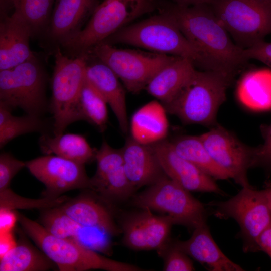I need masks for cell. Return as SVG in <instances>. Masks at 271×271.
<instances>
[{
  "mask_svg": "<svg viewBox=\"0 0 271 271\" xmlns=\"http://www.w3.org/2000/svg\"><path fill=\"white\" fill-rule=\"evenodd\" d=\"M86 78L101 94L110 107L124 133L129 130L125 92L118 77L106 64L98 62L88 64L87 60Z\"/></svg>",
  "mask_w": 271,
  "mask_h": 271,
  "instance_id": "7402d4cb",
  "label": "cell"
},
{
  "mask_svg": "<svg viewBox=\"0 0 271 271\" xmlns=\"http://www.w3.org/2000/svg\"><path fill=\"white\" fill-rule=\"evenodd\" d=\"M16 244L12 232L1 234L0 256L2 257Z\"/></svg>",
  "mask_w": 271,
  "mask_h": 271,
  "instance_id": "f35d334b",
  "label": "cell"
},
{
  "mask_svg": "<svg viewBox=\"0 0 271 271\" xmlns=\"http://www.w3.org/2000/svg\"><path fill=\"white\" fill-rule=\"evenodd\" d=\"M132 204L140 209L160 212L170 217L174 224L183 225L192 231L206 223L204 205L166 175L134 195Z\"/></svg>",
  "mask_w": 271,
  "mask_h": 271,
  "instance_id": "52a82bcc",
  "label": "cell"
},
{
  "mask_svg": "<svg viewBox=\"0 0 271 271\" xmlns=\"http://www.w3.org/2000/svg\"><path fill=\"white\" fill-rule=\"evenodd\" d=\"M235 76L215 70L196 69L173 98L163 105L187 124L214 126L219 107Z\"/></svg>",
  "mask_w": 271,
  "mask_h": 271,
  "instance_id": "7a4b0ae2",
  "label": "cell"
},
{
  "mask_svg": "<svg viewBox=\"0 0 271 271\" xmlns=\"http://www.w3.org/2000/svg\"><path fill=\"white\" fill-rule=\"evenodd\" d=\"M40 222L52 234L71 239L94 250H103L107 246V234L75 221L59 206L42 210Z\"/></svg>",
  "mask_w": 271,
  "mask_h": 271,
  "instance_id": "ffe728a7",
  "label": "cell"
},
{
  "mask_svg": "<svg viewBox=\"0 0 271 271\" xmlns=\"http://www.w3.org/2000/svg\"><path fill=\"white\" fill-rule=\"evenodd\" d=\"M69 199L65 196L31 199L15 193L9 187L0 190V210L16 209H39L42 210L60 206Z\"/></svg>",
  "mask_w": 271,
  "mask_h": 271,
  "instance_id": "4dcf8cb0",
  "label": "cell"
},
{
  "mask_svg": "<svg viewBox=\"0 0 271 271\" xmlns=\"http://www.w3.org/2000/svg\"><path fill=\"white\" fill-rule=\"evenodd\" d=\"M26 163L9 153L0 155V190L9 188L13 177L24 167Z\"/></svg>",
  "mask_w": 271,
  "mask_h": 271,
  "instance_id": "836d02e7",
  "label": "cell"
},
{
  "mask_svg": "<svg viewBox=\"0 0 271 271\" xmlns=\"http://www.w3.org/2000/svg\"><path fill=\"white\" fill-rule=\"evenodd\" d=\"M16 215L25 232L60 271L144 270L137 266L106 258L71 239L57 237L41 224L17 212Z\"/></svg>",
  "mask_w": 271,
  "mask_h": 271,
  "instance_id": "277c9868",
  "label": "cell"
},
{
  "mask_svg": "<svg viewBox=\"0 0 271 271\" xmlns=\"http://www.w3.org/2000/svg\"><path fill=\"white\" fill-rule=\"evenodd\" d=\"M46 82L45 72L36 56L0 70V102L39 116L46 107Z\"/></svg>",
  "mask_w": 271,
  "mask_h": 271,
  "instance_id": "30bf717a",
  "label": "cell"
},
{
  "mask_svg": "<svg viewBox=\"0 0 271 271\" xmlns=\"http://www.w3.org/2000/svg\"><path fill=\"white\" fill-rule=\"evenodd\" d=\"M121 149L126 175L136 189L166 175L152 145L140 143L129 137Z\"/></svg>",
  "mask_w": 271,
  "mask_h": 271,
  "instance_id": "d6986e66",
  "label": "cell"
},
{
  "mask_svg": "<svg viewBox=\"0 0 271 271\" xmlns=\"http://www.w3.org/2000/svg\"><path fill=\"white\" fill-rule=\"evenodd\" d=\"M236 93L241 103L249 109H271V72L261 70L246 72L238 82Z\"/></svg>",
  "mask_w": 271,
  "mask_h": 271,
  "instance_id": "484cf974",
  "label": "cell"
},
{
  "mask_svg": "<svg viewBox=\"0 0 271 271\" xmlns=\"http://www.w3.org/2000/svg\"><path fill=\"white\" fill-rule=\"evenodd\" d=\"M214 214L220 218H232L239 225L244 251H259L257 241L271 224V209L265 190L242 187L235 196L224 201L213 202Z\"/></svg>",
  "mask_w": 271,
  "mask_h": 271,
  "instance_id": "9c48e42d",
  "label": "cell"
},
{
  "mask_svg": "<svg viewBox=\"0 0 271 271\" xmlns=\"http://www.w3.org/2000/svg\"><path fill=\"white\" fill-rule=\"evenodd\" d=\"M185 37L206 62L208 70L236 76L248 61L233 42L209 4L165 6Z\"/></svg>",
  "mask_w": 271,
  "mask_h": 271,
  "instance_id": "6da1fadb",
  "label": "cell"
},
{
  "mask_svg": "<svg viewBox=\"0 0 271 271\" xmlns=\"http://www.w3.org/2000/svg\"><path fill=\"white\" fill-rule=\"evenodd\" d=\"M257 245L259 251L265 252L271 258V224L260 235Z\"/></svg>",
  "mask_w": 271,
  "mask_h": 271,
  "instance_id": "74e56055",
  "label": "cell"
},
{
  "mask_svg": "<svg viewBox=\"0 0 271 271\" xmlns=\"http://www.w3.org/2000/svg\"><path fill=\"white\" fill-rule=\"evenodd\" d=\"M39 145L46 155L54 154L84 165L95 158L96 150L80 134L63 133L52 137L43 134Z\"/></svg>",
  "mask_w": 271,
  "mask_h": 271,
  "instance_id": "d4e9b609",
  "label": "cell"
},
{
  "mask_svg": "<svg viewBox=\"0 0 271 271\" xmlns=\"http://www.w3.org/2000/svg\"><path fill=\"white\" fill-rule=\"evenodd\" d=\"M108 66L130 92L137 93L152 77L175 56L148 53L135 50L116 48L101 42L88 53Z\"/></svg>",
  "mask_w": 271,
  "mask_h": 271,
  "instance_id": "8fae6325",
  "label": "cell"
},
{
  "mask_svg": "<svg viewBox=\"0 0 271 271\" xmlns=\"http://www.w3.org/2000/svg\"><path fill=\"white\" fill-rule=\"evenodd\" d=\"M141 209L122 217L120 227L123 233L122 243L133 250L159 251L170 241L174 223L167 215H156L149 209Z\"/></svg>",
  "mask_w": 271,
  "mask_h": 271,
  "instance_id": "5bb4252c",
  "label": "cell"
},
{
  "mask_svg": "<svg viewBox=\"0 0 271 271\" xmlns=\"http://www.w3.org/2000/svg\"><path fill=\"white\" fill-rule=\"evenodd\" d=\"M243 53L248 60L255 59L271 68V42L264 40L260 41L248 48L243 49Z\"/></svg>",
  "mask_w": 271,
  "mask_h": 271,
  "instance_id": "d590c367",
  "label": "cell"
},
{
  "mask_svg": "<svg viewBox=\"0 0 271 271\" xmlns=\"http://www.w3.org/2000/svg\"><path fill=\"white\" fill-rule=\"evenodd\" d=\"M172 242L175 246L209 270H244L223 253L211 236L206 223L193 230L192 234L188 240Z\"/></svg>",
  "mask_w": 271,
  "mask_h": 271,
  "instance_id": "44dd1931",
  "label": "cell"
},
{
  "mask_svg": "<svg viewBox=\"0 0 271 271\" xmlns=\"http://www.w3.org/2000/svg\"><path fill=\"white\" fill-rule=\"evenodd\" d=\"M151 145L165 174L179 185L190 192L224 194L214 178L177 154L170 141L165 139Z\"/></svg>",
  "mask_w": 271,
  "mask_h": 271,
  "instance_id": "2e32d148",
  "label": "cell"
},
{
  "mask_svg": "<svg viewBox=\"0 0 271 271\" xmlns=\"http://www.w3.org/2000/svg\"><path fill=\"white\" fill-rule=\"evenodd\" d=\"M21 236L16 245L0 259V271H43L55 264Z\"/></svg>",
  "mask_w": 271,
  "mask_h": 271,
  "instance_id": "4316f807",
  "label": "cell"
},
{
  "mask_svg": "<svg viewBox=\"0 0 271 271\" xmlns=\"http://www.w3.org/2000/svg\"><path fill=\"white\" fill-rule=\"evenodd\" d=\"M164 259L163 270L165 271H192L193 263L189 256L170 241L166 246L158 251Z\"/></svg>",
  "mask_w": 271,
  "mask_h": 271,
  "instance_id": "d6a6232c",
  "label": "cell"
},
{
  "mask_svg": "<svg viewBox=\"0 0 271 271\" xmlns=\"http://www.w3.org/2000/svg\"><path fill=\"white\" fill-rule=\"evenodd\" d=\"M90 191H90L74 198H69L59 208L69 217L82 225L97 229L111 236L122 233L115 221L112 205Z\"/></svg>",
  "mask_w": 271,
  "mask_h": 271,
  "instance_id": "e0dca14e",
  "label": "cell"
},
{
  "mask_svg": "<svg viewBox=\"0 0 271 271\" xmlns=\"http://www.w3.org/2000/svg\"><path fill=\"white\" fill-rule=\"evenodd\" d=\"M262 144L254 148V167H271V122L261 126Z\"/></svg>",
  "mask_w": 271,
  "mask_h": 271,
  "instance_id": "e575fe53",
  "label": "cell"
},
{
  "mask_svg": "<svg viewBox=\"0 0 271 271\" xmlns=\"http://www.w3.org/2000/svg\"><path fill=\"white\" fill-rule=\"evenodd\" d=\"M25 163L30 172L45 185L44 197H57L71 190L90 188L84 164L55 155H46Z\"/></svg>",
  "mask_w": 271,
  "mask_h": 271,
  "instance_id": "4fadbf2b",
  "label": "cell"
},
{
  "mask_svg": "<svg viewBox=\"0 0 271 271\" xmlns=\"http://www.w3.org/2000/svg\"><path fill=\"white\" fill-rule=\"evenodd\" d=\"M170 142L177 154L214 179L230 178L229 174L212 158L199 136H180Z\"/></svg>",
  "mask_w": 271,
  "mask_h": 271,
  "instance_id": "83f0119b",
  "label": "cell"
},
{
  "mask_svg": "<svg viewBox=\"0 0 271 271\" xmlns=\"http://www.w3.org/2000/svg\"><path fill=\"white\" fill-rule=\"evenodd\" d=\"M267 198L269 205L271 209V188L264 189Z\"/></svg>",
  "mask_w": 271,
  "mask_h": 271,
  "instance_id": "60d3db41",
  "label": "cell"
},
{
  "mask_svg": "<svg viewBox=\"0 0 271 271\" xmlns=\"http://www.w3.org/2000/svg\"><path fill=\"white\" fill-rule=\"evenodd\" d=\"M213 160L242 187H251L247 171L253 167L254 148L242 143L232 132L215 125L199 136Z\"/></svg>",
  "mask_w": 271,
  "mask_h": 271,
  "instance_id": "7c38bea8",
  "label": "cell"
},
{
  "mask_svg": "<svg viewBox=\"0 0 271 271\" xmlns=\"http://www.w3.org/2000/svg\"><path fill=\"white\" fill-rule=\"evenodd\" d=\"M195 70L192 61L175 56L152 77L145 89L165 105L177 94Z\"/></svg>",
  "mask_w": 271,
  "mask_h": 271,
  "instance_id": "603a6c76",
  "label": "cell"
},
{
  "mask_svg": "<svg viewBox=\"0 0 271 271\" xmlns=\"http://www.w3.org/2000/svg\"><path fill=\"white\" fill-rule=\"evenodd\" d=\"M46 123L39 116L28 114L23 116L13 115L9 121L0 127V147L21 135L32 132L44 131Z\"/></svg>",
  "mask_w": 271,
  "mask_h": 271,
  "instance_id": "1f68e13d",
  "label": "cell"
},
{
  "mask_svg": "<svg viewBox=\"0 0 271 271\" xmlns=\"http://www.w3.org/2000/svg\"><path fill=\"white\" fill-rule=\"evenodd\" d=\"M174 4L181 6H192L202 4H210L213 0H172Z\"/></svg>",
  "mask_w": 271,
  "mask_h": 271,
  "instance_id": "ab89813d",
  "label": "cell"
},
{
  "mask_svg": "<svg viewBox=\"0 0 271 271\" xmlns=\"http://www.w3.org/2000/svg\"><path fill=\"white\" fill-rule=\"evenodd\" d=\"M55 0H1V15L8 14L10 8L22 17L31 28L32 36L44 33Z\"/></svg>",
  "mask_w": 271,
  "mask_h": 271,
  "instance_id": "f1b7e54d",
  "label": "cell"
},
{
  "mask_svg": "<svg viewBox=\"0 0 271 271\" xmlns=\"http://www.w3.org/2000/svg\"><path fill=\"white\" fill-rule=\"evenodd\" d=\"M53 53L55 65L51 109L54 117V134L59 136L69 125L81 120L79 99L86 79L87 57H69L62 52L60 47Z\"/></svg>",
  "mask_w": 271,
  "mask_h": 271,
  "instance_id": "8992f818",
  "label": "cell"
},
{
  "mask_svg": "<svg viewBox=\"0 0 271 271\" xmlns=\"http://www.w3.org/2000/svg\"><path fill=\"white\" fill-rule=\"evenodd\" d=\"M107 105L101 94L86 78L79 99L81 119L103 131L108 121Z\"/></svg>",
  "mask_w": 271,
  "mask_h": 271,
  "instance_id": "f546056e",
  "label": "cell"
},
{
  "mask_svg": "<svg viewBox=\"0 0 271 271\" xmlns=\"http://www.w3.org/2000/svg\"><path fill=\"white\" fill-rule=\"evenodd\" d=\"M157 6L155 0H104L86 25L61 47L70 57L87 55L95 45Z\"/></svg>",
  "mask_w": 271,
  "mask_h": 271,
  "instance_id": "5b68a950",
  "label": "cell"
},
{
  "mask_svg": "<svg viewBox=\"0 0 271 271\" xmlns=\"http://www.w3.org/2000/svg\"><path fill=\"white\" fill-rule=\"evenodd\" d=\"M0 70L13 68L35 55L29 41L32 32L28 24L15 12L1 17Z\"/></svg>",
  "mask_w": 271,
  "mask_h": 271,
  "instance_id": "ac0fdd59",
  "label": "cell"
},
{
  "mask_svg": "<svg viewBox=\"0 0 271 271\" xmlns=\"http://www.w3.org/2000/svg\"><path fill=\"white\" fill-rule=\"evenodd\" d=\"M0 212L1 234L12 232L15 221L17 220L16 213H15L12 210H0Z\"/></svg>",
  "mask_w": 271,
  "mask_h": 271,
  "instance_id": "8d00e7d4",
  "label": "cell"
},
{
  "mask_svg": "<svg viewBox=\"0 0 271 271\" xmlns=\"http://www.w3.org/2000/svg\"><path fill=\"white\" fill-rule=\"evenodd\" d=\"M98 0H55L47 27L42 35L46 47L53 53L82 29L99 5Z\"/></svg>",
  "mask_w": 271,
  "mask_h": 271,
  "instance_id": "9a60e30c",
  "label": "cell"
},
{
  "mask_svg": "<svg viewBox=\"0 0 271 271\" xmlns=\"http://www.w3.org/2000/svg\"><path fill=\"white\" fill-rule=\"evenodd\" d=\"M103 42L127 44L156 53L186 58L195 67L208 70L202 56L185 37L165 7L159 14L126 26Z\"/></svg>",
  "mask_w": 271,
  "mask_h": 271,
  "instance_id": "3957f363",
  "label": "cell"
},
{
  "mask_svg": "<svg viewBox=\"0 0 271 271\" xmlns=\"http://www.w3.org/2000/svg\"><path fill=\"white\" fill-rule=\"evenodd\" d=\"M217 19L243 49L271 34V0H213Z\"/></svg>",
  "mask_w": 271,
  "mask_h": 271,
  "instance_id": "ba28073f",
  "label": "cell"
},
{
  "mask_svg": "<svg viewBox=\"0 0 271 271\" xmlns=\"http://www.w3.org/2000/svg\"><path fill=\"white\" fill-rule=\"evenodd\" d=\"M166 112L163 105L157 100L150 101L139 108L130 120V137L144 145L165 140L169 129Z\"/></svg>",
  "mask_w": 271,
  "mask_h": 271,
  "instance_id": "cb8c5ba5",
  "label": "cell"
}]
</instances>
